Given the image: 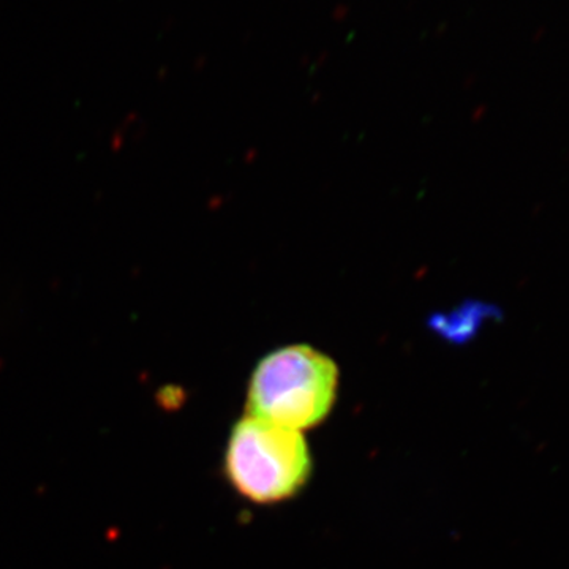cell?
<instances>
[{
    "label": "cell",
    "instance_id": "6da1fadb",
    "mask_svg": "<svg viewBox=\"0 0 569 569\" xmlns=\"http://www.w3.org/2000/svg\"><path fill=\"white\" fill-rule=\"evenodd\" d=\"M337 388L339 369L331 358L309 346L283 347L258 362L247 411L269 425L301 432L328 418Z\"/></svg>",
    "mask_w": 569,
    "mask_h": 569
},
{
    "label": "cell",
    "instance_id": "7a4b0ae2",
    "mask_svg": "<svg viewBox=\"0 0 569 569\" xmlns=\"http://www.w3.org/2000/svg\"><path fill=\"white\" fill-rule=\"evenodd\" d=\"M224 471L242 497L272 505L305 489L312 458L301 432L246 417L228 438Z\"/></svg>",
    "mask_w": 569,
    "mask_h": 569
},
{
    "label": "cell",
    "instance_id": "3957f363",
    "mask_svg": "<svg viewBox=\"0 0 569 569\" xmlns=\"http://www.w3.org/2000/svg\"><path fill=\"white\" fill-rule=\"evenodd\" d=\"M501 317L498 307L486 302L470 301L448 313L430 318L433 331L455 343L475 339L489 321Z\"/></svg>",
    "mask_w": 569,
    "mask_h": 569
}]
</instances>
